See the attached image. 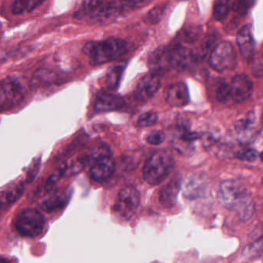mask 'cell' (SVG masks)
Instances as JSON below:
<instances>
[{
	"instance_id": "obj_32",
	"label": "cell",
	"mask_w": 263,
	"mask_h": 263,
	"mask_svg": "<svg viewBox=\"0 0 263 263\" xmlns=\"http://www.w3.org/2000/svg\"><path fill=\"white\" fill-rule=\"evenodd\" d=\"M165 139V135L161 130H154L151 132L147 137V142L152 145H159L164 142Z\"/></svg>"
},
{
	"instance_id": "obj_25",
	"label": "cell",
	"mask_w": 263,
	"mask_h": 263,
	"mask_svg": "<svg viewBox=\"0 0 263 263\" xmlns=\"http://www.w3.org/2000/svg\"><path fill=\"white\" fill-rule=\"evenodd\" d=\"M216 97L218 101L222 103H227L231 100V90L229 84L223 80H220L216 88Z\"/></svg>"
},
{
	"instance_id": "obj_1",
	"label": "cell",
	"mask_w": 263,
	"mask_h": 263,
	"mask_svg": "<svg viewBox=\"0 0 263 263\" xmlns=\"http://www.w3.org/2000/svg\"><path fill=\"white\" fill-rule=\"evenodd\" d=\"M218 200L222 206L235 212L244 222L253 216L255 202L252 194L239 181L228 180L222 182L218 193Z\"/></svg>"
},
{
	"instance_id": "obj_20",
	"label": "cell",
	"mask_w": 263,
	"mask_h": 263,
	"mask_svg": "<svg viewBox=\"0 0 263 263\" xmlns=\"http://www.w3.org/2000/svg\"><path fill=\"white\" fill-rule=\"evenodd\" d=\"M67 201H68L67 194H57L43 201L42 208L46 212H52L57 208H64Z\"/></svg>"
},
{
	"instance_id": "obj_14",
	"label": "cell",
	"mask_w": 263,
	"mask_h": 263,
	"mask_svg": "<svg viewBox=\"0 0 263 263\" xmlns=\"http://www.w3.org/2000/svg\"><path fill=\"white\" fill-rule=\"evenodd\" d=\"M125 102L118 94L103 92L97 95L94 102V110L97 112H110L118 111L124 108Z\"/></svg>"
},
{
	"instance_id": "obj_7",
	"label": "cell",
	"mask_w": 263,
	"mask_h": 263,
	"mask_svg": "<svg viewBox=\"0 0 263 263\" xmlns=\"http://www.w3.org/2000/svg\"><path fill=\"white\" fill-rule=\"evenodd\" d=\"M15 226L22 236L34 238L43 231L45 218L38 210L27 208L18 215L15 220Z\"/></svg>"
},
{
	"instance_id": "obj_24",
	"label": "cell",
	"mask_w": 263,
	"mask_h": 263,
	"mask_svg": "<svg viewBox=\"0 0 263 263\" xmlns=\"http://www.w3.org/2000/svg\"><path fill=\"white\" fill-rule=\"evenodd\" d=\"M254 123V118L252 116H249L248 118H243V119L237 121L235 124V130L239 135H241V141L245 138V136L247 137V135H252V126Z\"/></svg>"
},
{
	"instance_id": "obj_10",
	"label": "cell",
	"mask_w": 263,
	"mask_h": 263,
	"mask_svg": "<svg viewBox=\"0 0 263 263\" xmlns=\"http://www.w3.org/2000/svg\"><path fill=\"white\" fill-rule=\"evenodd\" d=\"M231 100L235 103H242L247 100L253 91V84L247 74L240 73L234 76L229 84Z\"/></svg>"
},
{
	"instance_id": "obj_31",
	"label": "cell",
	"mask_w": 263,
	"mask_h": 263,
	"mask_svg": "<svg viewBox=\"0 0 263 263\" xmlns=\"http://www.w3.org/2000/svg\"><path fill=\"white\" fill-rule=\"evenodd\" d=\"M258 151L252 148H245L236 153V157L239 159L246 162H255L258 159Z\"/></svg>"
},
{
	"instance_id": "obj_19",
	"label": "cell",
	"mask_w": 263,
	"mask_h": 263,
	"mask_svg": "<svg viewBox=\"0 0 263 263\" xmlns=\"http://www.w3.org/2000/svg\"><path fill=\"white\" fill-rule=\"evenodd\" d=\"M204 189L202 181L193 177L186 181L184 189L185 196L189 199L198 198L203 193Z\"/></svg>"
},
{
	"instance_id": "obj_2",
	"label": "cell",
	"mask_w": 263,
	"mask_h": 263,
	"mask_svg": "<svg viewBox=\"0 0 263 263\" xmlns=\"http://www.w3.org/2000/svg\"><path fill=\"white\" fill-rule=\"evenodd\" d=\"M144 5L140 2H121V1H85L74 13L76 18L88 16L92 23H104L117 17L124 9L135 8Z\"/></svg>"
},
{
	"instance_id": "obj_12",
	"label": "cell",
	"mask_w": 263,
	"mask_h": 263,
	"mask_svg": "<svg viewBox=\"0 0 263 263\" xmlns=\"http://www.w3.org/2000/svg\"><path fill=\"white\" fill-rule=\"evenodd\" d=\"M168 47L171 68L182 70L189 67L195 61L193 51L182 46L181 43H176Z\"/></svg>"
},
{
	"instance_id": "obj_30",
	"label": "cell",
	"mask_w": 263,
	"mask_h": 263,
	"mask_svg": "<svg viewBox=\"0 0 263 263\" xmlns=\"http://www.w3.org/2000/svg\"><path fill=\"white\" fill-rule=\"evenodd\" d=\"M255 4L254 1L245 0V1H232L229 2L230 7H231L234 11L238 12L241 14H245L249 11V9Z\"/></svg>"
},
{
	"instance_id": "obj_16",
	"label": "cell",
	"mask_w": 263,
	"mask_h": 263,
	"mask_svg": "<svg viewBox=\"0 0 263 263\" xmlns=\"http://www.w3.org/2000/svg\"><path fill=\"white\" fill-rule=\"evenodd\" d=\"M166 101L174 108H183L189 103V92L187 86L182 82L170 86L166 94Z\"/></svg>"
},
{
	"instance_id": "obj_15",
	"label": "cell",
	"mask_w": 263,
	"mask_h": 263,
	"mask_svg": "<svg viewBox=\"0 0 263 263\" xmlns=\"http://www.w3.org/2000/svg\"><path fill=\"white\" fill-rule=\"evenodd\" d=\"M237 44L243 58L251 60L255 54L256 44L252 35V25L250 24L245 25L240 29L237 36Z\"/></svg>"
},
{
	"instance_id": "obj_11",
	"label": "cell",
	"mask_w": 263,
	"mask_h": 263,
	"mask_svg": "<svg viewBox=\"0 0 263 263\" xmlns=\"http://www.w3.org/2000/svg\"><path fill=\"white\" fill-rule=\"evenodd\" d=\"M160 85V78L157 75L151 73L144 75L137 84L134 96L139 101H147L159 91Z\"/></svg>"
},
{
	"instance_id": "obj_34",
	"label": "cell",
	"mask_w": 263,
	"mask_h": 263,
	"mask_svg": "<svg viewBox=\"0 0 263 263\" xmlns=\"http://www.w3.org/2000/svg\"><path fill=\"white\" fill-rule=\"evenodd\" d=\"M0 263H11V261L6 257L0 256Z\"/></svg>"
},
{
	"instance_id": "obj_22",
	"label": "cell",
	"mask_w": 263,
	"mask_h": 263,
	"mask_svg": "<svg viewBox=\"0 0 263 263\" xmlns=\"http://www.w3.org/2000/svg\"><path fill=\"white\" fill-rule=\"evenodd\" d=\"M201 27L198 25H192L181 31L178 34V39L183 43H192L196 41L201 34Z\"/></svg>"
},
{
	"instance_id": "obj_13",
	"label": "cell",
	"mask_w": 263,
	"mask_h": 263,
	"mask_svg": "<svg viewBox=\"0 0 263 263\" xmlns=\"http://www.w3.org/2000/svg\"><path fill=\"white\" fill-rule=\"evenodd\" d=\"M148 67L151 73L163 74L171 68L170 64L169 47L160 46L154 49L148 57Z\"/></svg>"
},
{
	"instance_id": "obj_5",
	"label": "cell",
	"mask_w": 263,
	"mask_h": 263,
	"mask_svg": "<svg viewBox=\"0 0 263 263\" xmlns=\"http://www.w3.org/2000/svg\"><path fill=\"white\" fill-rule=\"evenodd\" d=\"M27 89L19 76H10L0 81V113L13 110L25 98Z\"/></svg>"
},
{
	"instance_id": "obj_23",
	"label": "cell",
	"mask_w": 263,
	"mask_h": 263,
	"mask_svg": "<svg viewBox=\"0 0 263 263\" xmlns=\"http://www.w3.org/2000/svg\"><path fill=\"white\" fill-rule=\"evenodd\" d=\"M57 80V73L50 70H40L34 74L32 80L33 86L51 84Z\"/></svg>"
},
{
	"instance_id": "obj_9",
	"label": "cell",
	"mask_w": 263,
	"mask_h": 263,
	"mask_svg": "<svg viewBox=\"0 0 263 263\" xmlns=\"http://www.w3.org/2000/svg\"><path fill=\"white\" fill-rule=\"evenodd\" d=\"M140 204V195L135 188L126 187L120 191L114 204V210L120 216L129 219L134 216Z\"/></svg>"
},
{
	"instance_id": "obj_4",
	"label": "cell",
	"mask_w": 263,
	"mask_h": 263,
	"mask_svg": "<svg viewBox=\"0 0 263 263\" xmlns=\"http://www.w3.org/2000/svg\"><path fill=\"white\" fill-rule=\"evenodd\" d=\"M174 161L171 153L157 150L149 156L143 168V176L146 182L157 186L163 182L172 170Z\"/></svg>"
},
{
	"instance_id": "obj_26",
	"label": "cell",
	"mask_w": 263,
	"mask_h": 263,
	"mask_svg": "<svg viewBox=\"0 0 263 263\" xmlns=\"http://www.w3.org/2000/svg\"><path fill=\"white\" fill-rule=\"evenodd\" d=\"M230 10L229 2L228 1H217L214 5L213 9V16L218 21H222L225 19L228 15Z\"/></svg>"
},
{
	"instance_id": "obj_3",
	"label": "cell",
	"mask_w": 263,
	"mask_h": 263,
	"mask_svg": "<svg viewBox=\"0 0 263 263\" xmlns=\"http://www.w3.org/2000/svg\"><path fill=\"white\" fill-rule=\"evenodd\" d=\"M127 49V44L119 38L106 39L100 41H91L86 43L83 48L84 54L89 58L93 66L101 65L118 60L124 55Z\"/></svg>"
},
{
	"instance_id": "obj_8",
	"label": "cell",
	"mask_w": 263,
	"mask_h": 263,
	"mask_svg": "<svg viewBox=\"0 0 263 263\" xmlns=\"http://www.w3.org/2000/svg\"><path fill=\"white\" fill-rule=\"evenodd\" d=\"M211 67L218 72L232 70L237 64V54L230 42H221L213 48L210 54Z\"/></svg>"
},
{
	"instance_id": "obj_6",
	"label": "cell",
	"mask_w": 263,
	"mask_h": 263,
	"mask_svg": "<svg viewBox=\"0 0 263 263\" xmlns=\"http://www.w3.org/2000/svg\"><path fill=\"white\" fill-rule=\"evenodd\" d=\"M94 161L90 168V176L97 182H103L109 179L115 170V163L109 153V150L104 146L99 147L90 154Z\"/></svg>"
},
{
	"instance_id": "obj_33",
	"label": "cell",
	"mask_w": 263,
	"mask_h": 263,
	"mask_svg": "<svg viewBox=\"0 0 263 263\" xmlns=\"http://www.w3.org/2000/svg\"><path fill=\"white\" fill-rule=\"evenodd\" d=\"M181 132H181L180 138L184 142H192V141H196V140L199 139L201 138L200 134L188 130V129L185 128L184 127H183V130H181Z\"/></svg>"
},
{
	"instance_id": "obj_17",
	"label": "cell",
	"mask_w": 263,
	"mask_h": 263,
	"mask_svg": "<svg viewBox=\"0 0 263 263\" xmlns=\"http://www.w3.org/2000/svg\"><path fill=\"white\" fill-rule=\"evenodd\" d=\"M181 189V181L178 178H174L165 185L160 192L159 200L165 208H171L176 203L178 193Z\"/></svg>"
},
{
	"instance_id": "obj_28",
	"label": "cell",
	"mask_w": 263,
	"mask_h": 263,
	"mask_svg": "<svg viewBox=\"0 0 263 263\" xmlns=\"http://www.w3.org/2000/svg\"><path fill=\"white\" fill-rule=\"evenodd\" d=\"M165 9H166V6H156L152 10H150L147 16H145L146 22L152 24L157 23L163 17Z\"/></svg>"
},
{
	"instance_id": "obj_21",
	"label": "cell",
	"mask_w": 263,
	"mask_h": 263,
	"mask_svg": "<svg viewBox=\"0 0 263 263\" xmlns=\"http://www.w3.org/2000/svg\"><path fill=\"white\" fill-rule=\"evenodd\" d=\"M43 4V1H15L12 4L10 10L14 15H22L34 11L39 6Z\"/></svg>"
},
{
	"instance_id": "obj_27",
	"label": "cell",
	"mask_w": 263,
	"mask_h": 263,
	"mask_svg": "<svg viewBox=\"0 0 263 263\" xmlns=\"http://www.w3.org/2000/svg\"><path fill=\"white\" fill-rule=\"evenodd\" d=\"M157 119H159V117L155 112L148 111V112L143 113L141 115H140L137 124L140 128L149 127L154 125L157 123Z\"/></svg>"
},
{
	"instance_id": "obj_18",
	"label": "cell",
	"mask_w": 263,
	"mask_h": 263,
	"mask_svg": "<svg viewBox=\"0 0 263 263\" xmlns=\"http://www.w3.org/2000/svg\"><path fill=\"white\" fill-rule=\"evenodd\" d=\"M126 65V63H121L114 66L108 72L106 76V86L109 91H114L118 88Z\"/></svg>"
},
{
	"instance_id": "obj_35",
	"label": "cell",
	"mask_w": 263,
	"mask_h": 263,
	"mask_svg": "<svg viewBox=\"0 0 263 263\" xmlns=\"http://www.w3.org/2000/svg\"><path fill=\"white\" fill-rule=\"evenodd\" d=\"M2 202H1V201H0V208H1V205H2Z\"/></svg>"
},
{
	"instance_id": "obj_29",
	"label": "cell",
	"mask_w": 263,
	"mask_h": 263,
	"mask_svg": "<svg viewBox=\"0 0 263 263\" xmlns=\"http://www.w3.org/2000/svg\"><path fill=\"white\" fill-rule=\"evenodd\" d=\"M23 185H19L13 190L6 192L3 195L2 199H0V201L2 202V204H11V203L15 202L23 193Z\"/></svg>"
}]
</instances>
